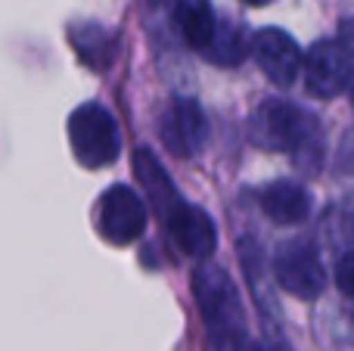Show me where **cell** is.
<instances>
[{"mask_svg":"<svg viewBox=\"0 0 354 351\" xmlns=\"http://www.w3.org/2000/svg\"><path fill=\"white\" fill-rule=\"evenodd\" d=\"M245 50H249V44H245L239 25H233V22L221 25L218 22L214 25L212 41H208V47L202 50V53H205L212 62H218V66H236V62L245 56Z\"/></svg>","mask_w":354,"mask_h":351,"instance_id":"obj_14","label":"cell"},{"mask_svg":"<svg viewBox=\"0 0 354 351\" xmlns=\"http://www.w3.org/2000/svg\"><path fill=\"white\" fill-rule=\"evenodd\" d=\"M301 72H305V91L311 97L317 99L339 97L351 84V72H354L351 47L345 41H317L305 53Z\"/></svg>","mask_w":354,"mask_h":351,"instance_id":"obj_5","label":"cell"},{"mask_svg":"<svg viewBox=\"0 0 354 351\" xmlns=\"http://www.w3.org/2000/svg\"><path fill=\"white\" fill-rule=\"evenodd\" d=\"M311 118L289 99H264L249 122V137L255 146L270 153H301L311 137Z\"/></svg>","mask_w":354,"mask_h":351,"instance_id":"obj_3","label":"cell"},{"mask_svg":"<svg viewBox=\"0 0 354 351\" xmlns=\"http://www.w3.org/2000/svg\"><path fill=\"white\" fill-rule=\"evenodd\" d=\"M274 277L280 290L289 296L301 298V302H314L320 298L326 286V271L320 265V255L311 240H289L277 249L274 255Z\"/></svg>","mask_w":354,"mask_h":351,"instance_id":"obj_4","label":"cell"},{"mask_svg":"<svg viewBox=\"0 0 354 351\" xmlns=\"http://www.w3.org/2000/svg\"><path fill=\"white\" fill-rule=\"evenodd\" d=\"M162 224L168 227L171 240L189 258H208L218 246V230H214V221L205 215L202 209H193V205L180 202L174 211H168L162 218Z\"/></svg>","mask_w":354,"mask_h":351,"instance_id":"obj_9","label":"cell"},{"mask_svg":"<svg viewBox=\"0 0 354 351\" xmlns=\"http://www.w3.org/2000/svg\"><path fill=\"white\" fill-rule=\"evenodd\" d=\"M97 230L112 246H128L140 240L147 230V205L131 187L115 184L100 196L97 205Z\"/></svg>","mask_w":354,"mask_h":351,"instance_id":"obj_6","label":"cell"},{"mask_svg":"<svg viewBox=\"0 0 354 351\" xmlns=\"http://www.w3.org/2000/svg\"><path fill=\"white\" fill-rule=\"evenodd\" d=\"M134 171H137V180L143 184V190L153 199V209L159 211V218H165L168 211H174L177 205L183 202L177 187L171 184V178H168V171L162 168V162L156 159L147 146H140L134 153Z\"/></svg>","mask_w":354,"mask_h":351,"instance_id":"obj_11","label":"cell"},{"mask_svg":"<svg viewBox=\"0 0 354 351\" xmlns=\"http://www.w3.org/2000/svg\"><path fill=\"white\" fill-rule=\"evenodd\" d=\"M174 19L180 25L183 41L193 50H205L214 35V10L208 0H174Z\"/></svg>","mask_w":354,"mask_h":351,"instance_id":"obj_13","label":"cell"},{"mask_svg":"<svg viewBox=\"0 0 354 351\" xmlns=\"http://www.w3.org/2000/svg\"><path fill=\"white\" fill-rule=\"evenodd\" d=\"M336 286H339V292H342V296L354 298V249L339 258V265H336Z\"/></svg>","mask_w":354,"mask_h":351,"instance_id":"obj_15","label":"cell"},{"mask_svg":"<svg viewBox=\"0 0 354 351\" xmlns=\"http://www.w3.org/2000/svg\"><path fill=\"white\" fill-rule=\"evenodd\" d=\"M249 53L255 59V66L268 75V81H274L277 87H292L301 78V47L295 44L292 35H286L283 28H261L252 35Z\"/></svg>","mask_w":354,"mask_h":351,"instance_id":"obj_7","label":"cell"},{"mask_svg":"<svg viewBox=\"0 0 354 351\" xmlns=\"http://www.w3.org/2000/svg\"><path fill=\"white\" fill-rule=\"evenodd\" d=\"M351 103H354V84H351Z\"/></svg>","mask_w":354,"mask_h":351,"instance_id":"obj_17","label":"cell"},{"mask_svg":"<svg viewBox=\"0 0 354 351\" xmlns=\"http://www.w3.org/2000/svg\"><path fill=\"white\" fill-rule=\"evenodd\" d=\"M68 41L72 47L78 50L81 62L91 68H109L112 59H115V50H118V41L106 25H97V22H75L68 28Z\"/></svg>","mask_w":354,"mask_h":351,"instance_id":"obj_12","label":"cell"},{"mask_svg":"<svg viewBox=\"0 0 354 351\" xmlns=\"http://www.w3.org/2000/svg\"><path fill=\"white\" fill-rule=\"evenodd\" d=\"M261 211L274 224H301L311 211V193L295 180H277V184L264 187Z\"/></svg>","mask_w":354,"mask_h":351,"instance_id":"obj_10","label":"cell"},{"mask_svg":"<svg viewBox=\"0 0 354 351\" xmlns=\"http://www.w3.org/2000/svg\"><path fill=\"white\" fill-rule=\"evenodd\" d=\"M193 292L214 351H252L245 333V311L233 280L221 267L202 265L193 277Z\"/></svg>","mask_w":354,"mask_h":351,"instance_id":"obj_1","label":"cell"},{"mask_svg":"<svg viewBox=\"0 0 354 351\" xmlns=\"http://www.w3.org/2000/svg\"><path fill=\"white\" fill-rule=\"evenodd\" d=\"M243 3H252V6H264V3H270V0H243Z\"/></svg>","mask_w":354,"mask_h":351,"instance_id":"obj_16","label":"cell"},{"mask_svg":"<svg viewBox=\"0 0 354 351\" xmlns=\"http://www.w3.org/2000/svg\"><path fill=\"white\" fill-rule=\"evenodd\" d=\"M159 137L174 155H196L208 140L202 106L196 99H171L159 115Z\"/></svg>","mask_w":354,"mask_h":351,"instance_id":"obj_8","label":"cell"},{"mask_svg":"<svg viewBox=\"0 0 354 351\" xmlns=\"http://www.w3.org/2000/svg\"><path fill=\"white\" fill-rule=\"evenodd\" d=\"M68 143L84 168L112 165L122 153V134L109 109L100 103H81L68 115Z\"/></svg>","mask_w":354,"mask_h":351,"instance_id":"obj_2","label":"cell"}]
</instances>
